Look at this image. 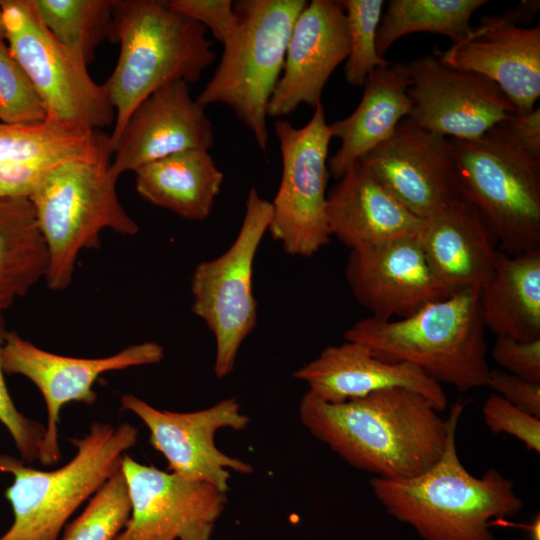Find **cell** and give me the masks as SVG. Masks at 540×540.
Returning a JSON list of instances; mask_svg holds the SVG:
<instances>
[{
	"mask_svg": "<svg viewBox=\"0 0 540 540\" xmlns=\"http://www.w3.org/2000/svg\"><path fill=\"white\" fill-rule=\"evenodd\" d=\"M303 426L349 465L384 479L415 477L441 457L447 421L422 395L403 388L377 391L342 403L306 393Z\"/></svg>",
	"mask_w": 540,
	"mask_h": 540,
	"instance_id": "1",
	"label": "cell"
},
{
	"mask_svg": "<svg viewBox=\"0 0 540 540\" xmlns=\"http://www.w3.org/2000/svg\"><path fill=\"white\" fill-rule=\"evenodd\" d=\"M463 407L461 402L451 406L445 448L433 466L408 479L370 481L387 512L424 540H494L490 527L495 520L514 517L523 508L511 479L495 468L476 477L460 461L456 431Z\"/></svg>",
	"mask_w": 540,
	"mask_h": 540,
	"instance_id": "2",
	"label": "cell"
},
{
	"mask_svg": "<svg viewBox=\"0 0 540 540\" xmlns=\"http://www.w3.org/2000/svg\"><path fill=\"white\" fill-rule=\"evenodd\" d=\"M109 39L120 45L117 64L103 84L115 111L109 134L113 153L128 119L145 98L174 81L200 80L215 53L201 24L158 0H114Z\"/></svg>",
	"mask_w": 540,
	"mask_h": 540,
	"instance_id": "3",
	"label": "cell"
},
{
	"mask_svg": "<svg viewBox=\"0 0 540 540\" xmlns=\"http://www.w3.org/2000/svg\"><path fill=\"white\" fill-rule=\"evenodd\" d=\"M485 330L480 289L466 288L404 318L360 319L344 338L366 345L383 360L413 364L439 384L466 392L486 386L488 380Z\"/></svg>",
	"mask_w": 540,
	"mask_h": 540,
	"instance_id": "4",
	"label": "cell"
},
{
	"mask_svg": "<svg viewBox=\"0 0 540 540\" xmlns=\"http://www.w3.org/2000/svg\"><path fill=\"white\" fill-rule=\"evenodd\" d=\"M137 438V428L129 423L94 422L86 435L70 439L76 449L73 458L50 471L0 454V472L13 476L5 497L14 515L0 540H59L75 511L121 470L123 456Z\"/></svg>",
	"mask_w": 540,
	"mask_h": 540,
	"instance_id": "5",
	"label": "cell"
},
{
	"mask_svg": "<svg viewBox=\"0 0 540 540\" xmlns=\"http://www.w3.org/2000/svg\"><path fill=\"white\" fill-rule=\"evenodd\" d=\"M111 155L57 166L29 198L47 249L51 290L70 286L79 253L99 248L102 230L130 236L139 231L118 198Z\"/></svg>",
	"mask_w": 540,
	"mask_h": 540,
	"instance_id": "6",
	"label": "cell"
},
{
	"mask_svg": "<svg viewBox=\"0 0 540 540\" xmlns=\"http://www.w3.org/2000/svg\"><path fill=\"white\" fill-rule=\"evenodd\" d=\"M450 139L460 197L481 213L499 250L540 248V159L500 122L474 140Z\"/></svg>",
	"mask_w": 540,
	"mask_h": 540,
	"instance_id": "7",
	"label": "cell"
},
{
	"mask_svg": "<svg viewBox=\"0 0 540 540\" xmlns=\"http://www.w3.org/2000/svg\"><path fill=\"white\" fill-rule=\"evenodd\" d=\"M305 0H243L234 4L240 23L216 70L197 97L204 107L225 104L268 146L267 108L282 74L293 25Z\"/></svg>",
	"mask_w": 540,
	"mask_h": 540,
	"instance_id": "8",
	"label": "cell"
},
{
	"mask_svg": "<svg viewBox=\"0 0 540 540\" xmlns=\"http://www.w3.org/2000/svg\"><path fill=\"white\" fill-rule=\"evenodd\" d=\"M7 46L33 83L47 120L77 130L114 125L105 88L45 27L31 0H2Z\"/></svg>",
	"mask_w": 540,
	"mask_h": 540,
	"instance_id": "9",
	"label": "cell"
},
{
	"mask_svg": "<svg viewBox=\"0 0 540 540\" xmlns=\"http://www.w3.org/2000/svg\"><path fill=\"white\" fill-rule=\"evenodd\" d=\"M272 211L271 202L252 187L234 242L220 256L199 263L192 274L191 309L215 338L214 373L219 379L232 373L241 344L256 326L253 265Z\"/></svg>",
	"mask_w": 540,
	"mask_h": 540,
	"instance_id": "10",
	"label": "cell"
},
{
	"mask_svg": "<svg viewBox=\"0 0 540 540\" xmlns=\"http://www.w3.org/2000/svg\"><path fill=\"white\" fill-rule=\"evenodd\" d=\"M274 130L282 176L268 231L287 254L311 257L331 240L326 216L330 127L320 103L304 127L278 119Z\"/></svg>",
	"mask_w": 540,
	"mask_h": 540,
	"instance_id": "11",
	"label": "cell"
},
{
	"mask_svg": "<svg viewBox=\"0 0 540 540\" xmlns=\"http://www.w3.org/2000/svg\"><path fill=\"white\" fill-rule=\"evenodd\" d=\"M163 358V347L152 341L130 345L106 357L78 358L46 351L15 332H7L2 352L5 374L28 378L39 389L47 409V425L38 460L49 466L61 458L58 423L65 404L91 405L97 399L94 384L102 374L156 364Z\"/></svg>",
	"mask_w": 540,
	"mask_h": 540,
	"instance_id": "12",
	"label": "cell"
},
{
	"mask_svg": "<svg viewBox=\"0 0 540 540\" xmlns=\"http://www.w3.org/2000/svg\"><path fill=\"white\" fill-rule=\"evenodd\" d=\"M121 472L131 514L115 540H212L226 493L209 483L141 464L127 454Z\"/></svg>",
	"mask_w": 540,
	"mask_h": 540,
	"instance_id": "13",
	"label": "cell"
},
{
	"mask_svg": "<svg viewBox=\"0 0 540 540\" xmlns=\"http://www.w3.org/2000/svg\"><path fill=\"white\" fill-rule=\"evenodd\" d=\"M121 405L146 425L149 443L165 457L170 472L209 483L224 493L229 490L230 470L253 472L249 463L228 456L215 444L219 429L240 431L250 423L235 398L193 412L160 410L132 394L122 396Z\"/></svg>",
	"mask_w": 540,
	"mask_h": 540,
	"instance_id": "14",
	"label": "cell"
},
{
	"mask_svg": "<svg viewBox=\"0 0 540 540\" xmlns=\"http://www.w3.org/2000/svg\"><path fill=\"white\" fill-rule=\"evenodd\" d=\"M412 106L419 126L451 139L474 140L516 112L503 91L488 78L424 56L407 64Z\"/></svg>",
	"mask_w": 540,
	"mask_h": 540,
	"instance_id": "15",
	"label": "cell"
},
{
	"mask_svg": "<svg viewBox=\"0 0 540 540\" xmlns=\"http://www.w3.org/2000/svg\"><path fill=\"white\" fill-rule=\"evenodd\" d=\"M358 162L420 219L461 198L450 139L408 117Z\"/></svg>",
	"mask_w": 540,
	"mask_h": 540,
	"instance_id": "16",
	"label": "cell"
},
{
	"mask_svg": "<svg viewBox=\"0 0 540 540\" xmlns=\"http://www.w3.org/2000/svg\"><path fill=\"white\" fill-rule=\"evenodd\" d=\"M345 274L357 302L381 320L410 316L454 293L434 275L417 236L350 250Z\"/></svg>",
	"mask_w": 540,
	"mask_h": 540,
	"instance_id": "17",
	"label": "cell"
},
{
	"mask_svg": "<svg viewBox=\"0 0 540 540\" xmlns=\"http://www.w3.org/2000/svg\"><path fill=\"white\" fill-rule=\"evenodd\" d=\"M444 65L494 82L517 113L535 108L540 96V28H526L505 14L485 16L460 41L436 53Z\"/></svg>",
	"mask_w": 540,
	"mask_h": 540,
	"instance_id": "18",
	"label": "cell"
},
{
	"mask_svg": "<svg viewBox=\"0 0 540 540\" xmlns=\"http://www.w3.org/2000/svg\"><path fill=\"white\" fill-rule=\"evenodd\" d=\"M205 108L192 98L185 81L154 91L128 119L113 149L111 174L118 179L127 171L189 149L209 151L215 135Z\"/></svg>",
	"mask_w": 540,
	"mask_h": 540,
	"instance_id": "19",
	"label": "cell"
},
{
	"mask_svg": "<svg viewBox=\"0 0 540 540\" xmlns=\"http://www.w3.org/2000/svg\"><path fill=\"white\" fill-rule=\"evenodd\" d=\"M346 16L338 1L312 0L298 15L286 49L282 74L267 115L280 118L299 105L315 108L333 71L349 55Z\"/></svg>",
	"mask_w": 540,
	"mask_h": 540,
	"instance_id": "20",
	"label": "cell"
},
{
	"mask_svg": "<svg viewBox=\"0 0 540 540\" xmlns=\"http://www.w3.org/2000/svg\"><path fill=\"white\" fill-rule=\"evenodd\" d=\"M308 386V393L328 403H342L377 391L403 388L425 397L438 411L448 405L438 382L419 367L375 356L364 344L345 340L330 345L293 373Z\"/></svg>",
	"mask_w": 540,
	"mask_h": 540,
	"instance_id": "21",
	"label": "cell"
},
{
	"mask_svg": "<svg viewBox=\"0 0 540 540\" xmlns=\"http://www.w3.org/2000/svg\"><path fill=\"white\" fill-rule=\"evenodd\" d=\"M111 153L109 135L77 130L44 120L0 123V195L30 198L57 166Z\"/></svg>",
	"mask_w": 540,
	"mask_h": 540,
	"instance_id": "22",
	"label": "cell"
},
{
	"mask_svg": "<svg viewBox=\"0 0 540 540\" xmlns=\"http://www.w3.org/2000/svg\"><path fill=\"white\" fill-rule=\"evenodd\" d=\"M417 238L434 275L451 292L482 289L492 278L498 243L470 202L458 198L424 219Z\"/></svg>",
	"mask_w": 540,
	"mask_h": 540,
	"instance_id": "23",
	"label": "cell"
},
{
	"mask_svg": "<svg viewBox=\"0 0 540 540\" xmlns=\"http://www.w3.org/2000/svg\"><path fill=\"white\" fill-rule=\"evenodd\" d=\"M326 216L331 237L350 250L417 236L423 223L360 162L327 192Z\"/></svg>",
	"mask_w": 540,
	"mask_h": 540,
	"instance_id": "24",
	"label": "cell"
},
{
	"mask_svg": "<svg viewBox=\"0 0 540 540\" xmlns=\"http://www.w3.org/2000/svg\"><path fill=\"white\" fill-rule=\"evenodd\" d=\"M407 64L396 62L376 68L366 79L362 99L348 117L329 124L332 137L340 139L328 159V170L337 180L363 156L387 140L408 117L412 101Z\"/></svg>",
	"mask_w": 540,
	"mask_h": 540,
	"instance_id": "25",
	"label": "cell"
},
{
	"mask_svg": "<svg viewBox=\"0 0 540 540\" xmlns=\"http://www.w3.org/2000/svg\"><path fill=\"white\" fill-rule=\"evenodd\" d=\"M480 305L485 327L496 336L540 339V248L516 255L498 250Z\"/></svg>",
	"mask_w": 540,
	"mask_h": 540,
	"instance_id": "26",
	"label": "cell"
},
{
	"mask_svg": "<svg viewBox=\"0 0 540 540\" xmlns=\"http://www.w3.org/2000/svg\"><path fill=\"white\" fill-rule=\"evenodd\" d=\"M136 190L155 206L191 220H205L214 205L224 175L209 151L189 149L137 168Z\"/></svg>",
	"mask_w": 540,
	"mask_h": 540,
	"instance_id": "27",
	"label": "cell"
},
{
	"mask_svg": "<svg viewBox=\"0 0 540 540\" xmlns=\"http://www.w3.org/2000/svg\"><path fill=\"white\" fill-rule=\"evenodd\" d=\"M48 254L29 198L0 195V312L45 279Z\"/></svg>",
	"mask_w": 540,
	"mask_h": 540,
	"instance_id": "28",
	"label": "cell"
},
{
	"mask_svg": "<svg viewBox=\"0 0 540 540\" xmlns=\"http://www.w3.org/2000/svg\"><path fill=\"white\" fill-rule=\"evenodd\" d=\"M487 3V0H390L377 30V52L384 57L398 39L415 32L436 33L458 42L471 30L472 15Z\"/></svg>",
	"mask_w": 540,
	"mask_h": 540,
	"instance_id": "29",
	"label": "cell"
},
{
	"mask_svg": "<svg viewBox=\"0 0 540 540\" xmlns=\"http://www.w3.org/2000/svg\"><path fill=\"white\" fill-rule=\"evenodd\" d=\"M49 32L88 65L109 39L114 0H31Z\"/></svg>",
	"mask_w": 540,
	"mask_h": 540,
	"instance_id": "30",
	"label": "cell"
},
{
	"mask_svg": "<svg viewBox=\"0 0 540 540\" xmlns=\"http://www.w3.org/2000/svg\"><path fill=\"white\" fill-rule=\"evenodd\" d=\"M131 502L121 470L89 499L59 540H115L127 524Z\"/></svg>",
	"mask_w": 540,
	"mask_h": 540,
	"instance_id": "31",
	"label": "cell"
},
{
	"mask_svg": "<svg viewBox=\"0 0 540 540\" xmlns=\"http://www.w3.org/2000/svg\"><path fill=\"white\" fill-rule=\"evenodd\" d=\"M349 34V55L345 79L353 87L364 86L367 77L389 62L376 49L377 30L381 21L383 0H342Z\"/></svg>",
	"mask_w": 540,
	"mask_h": 540,
	"instance_id": "32",
	"label": "cell"
},
{
	"mask_svg": "<svg viewBox=\"0 0 540 540\" xmlns=\"http://www.w3.org/2000/svg\"><path fill=\"white\" fill-rule=\"evenodd\" d=\"M44 105L30 78L0 41V123L28 124L46 120Z\"/></svg>",
	"mask_w": 540,
	"mask_h": 540,
	"instance_id": "33",
	"label": "cell"
},
{
	"mask_svg": "<svg viewBox=\"0 0 540 540\" xmlns=\"http://www.w3.org/2000/svg\"><path fill=\"white\" fill-rule=\"evenodd\" d=\"M7 331L0 312V422L11 435L23 461L39 459L45 427L21 413L15 406L5 383L2 352Z\"/></svg>",
	"mask_w": 540,
	"mask_h": 540,
	"instance_id": "34",
	"label": "cell"
},
{
	"mask_svg": "<svg viewBox=\"0 0 540 540\" xmlns=\"http://www.w3.org/2000/svg\"><path fill=\"white\" fill-rule=\"evenodd\" d=\"M482 412L487 427L494 434L514 436L529 451L540 453V418L519 409L496 393L487 397Z\"/></svg>",
	"mask_w": 540,
	"mask_h": 540,
	"instance_id": "35",
	"label": "cell"
},
{
	"mask_svg": "<svg viewBox=\"0 0 540 540\" xmlns=\"http://www.w3.org/2000/svg\"><path fill=\"white\" fill-rule=\"evenodd\" d=\"M166 6L208 28L223 45L236 34L239 17L230 0H169Z\"/></svg>",
	"mask_w": 540,
	"mask_h": 540,
	"instance_id": "36",
	"label": "cell"
},
{
	"mask_svg": "<svg viewBox=\"0 0 540 540\" xmlns=\"http://www.w3.org/2000/svg\"><path fill=\"white\" fill-rule=\"evenodd\" d=\"M491 356L500 369L532 382H540V339L519 341L497 336Z\"/></svg>",
	"mask_w": 540,
	"mask_h": 540,
	"instance_id": "37",
	"label": "cell"
},
{
	"mask_svg": "<svg viewBox=\"0 0 540 540\" xmlns=\"http://www.w3.org/2000/svg\"><path fill=\"white\" fill-rule=\"evenodd\" d=\"M486 386L512 405L540 418V382H532L496 368L490 369Z\"/></svg>",
	"mask_w": 540,
	"mask_h": 540,
	"instance_id": "38",
	"label": "cell"
},
{
	"mask_svg": "<svg viewBox=\"0 0 540 540\" xmlns=\"http://www.w3.org/2000/svg\"><path fill=\"white\" fill-rule=\"evenodd\" d=\"M501 123L520 147L540 159L539 107L525 113L514 112Z\"/></svg>",
	"mask_w": 540,
	"mask_h": 540,
	"instance_id": "39",
	"label": "cell"
},
{
	"mask_svg": "<svg viewBox=\"0 0 540 540\" xmlns=\"http://www.w3.org/2000/svg\"><path fill=\"white\" fill-rule=\"evenodd\" d=\"M539 6V1L523 0L512 10L507 11L504 14L514 23L522 26V24H528L531 22V20L537 14Z\"/></svg>",
	"mask_w": 540,
	"mask_h": 540,
	"instance_id": "40",
	"label": "cell"
},
{
	"mask_svg": "<svg viewBox=\"0 0 540 540\" xmlns=\"http://www.w3.org/2000/svg\"><path fill=\"white\" fill-rule=\"evenodd\" d=\"M539 527H540V521H539V515H537L535 517L532 525L529 526V530L531 532L532 540H540Z\"/></svg>",
	"mask_w": 540,
	"mask_h": 540,
	"instance_id": "41",
	"label": "cell"
},
{
	"mask_svg": "<svg viewBox=\"0 0 540 540\" xmlns=\"http://www.w3.org/2000/svg\"><path fill=\"white\" fill-rule=\"evenodd\" d=\"M6 39V31L4 26V20H3V13L0 6V41H5Z\"/></svg>",
	"mask_w": 540,
	"mask_h": 540,
	"instance_id": "42",
	"label": "cell"
}]
</instances>
